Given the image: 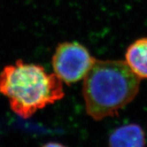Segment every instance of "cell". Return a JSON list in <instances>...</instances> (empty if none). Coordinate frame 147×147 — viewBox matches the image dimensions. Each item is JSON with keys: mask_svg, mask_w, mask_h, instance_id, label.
Wrapping results in <instances>:
<instances>
[{"mask_svg": "<svg viewBox=\"0 0 147 147\" xmlns=\"http://www.w3.org/2000/svg\"><path fill=\"white\" fill-rule=\"evenodd\" d=\"M140 85V78L125 61L95 59L83 79L87 114L97 121L116 116L135 98Z\"/></svg>", "mask_w": 147, "mask_h": 147, "instance_id": "cell-1", "label": "cell"}, {"mask_svg": "<svg viewBox=\"0 0 147 147\" xmlns=\"http://www.w3.org/2000/svg\"><path fill=\"white\" fill-rule=\"evenodd\" d=\"M0 92L8 98L11 109L23 119L65 96L63 83L56 74L20 59L1 71Z\"/></svg>", "mask_w": 147, "mask_h": 147, "instance_id": "cell-2", "label": "cell"}, {"mask_svg": "<svg viewBox=\"0 0 147 147\" xmlns=\"http://www.w3.org/2000/svg\"><path fill=\"white\" fill-rule=\"evenodd\" d=\"M95 59L81 44L65 41L56 47L52 58L53 68L62 83L70 85L84 79Z\"/></svg>", "mask_w": 147, "mask_h": 147, "instance_id": "cell-3", "label": "cell"}, {"mask_svg": "<svg viewBox=\"0 0 147 147\" xmlns=\"http://www.w3.org/2000/svg\"><path fill=\"white\" fill-rule=\"evenodd\" d=\"M108 142L110 147H145V133L138 124L124 125L112 131Z\"/></svg>", "mask_w": 147, "mask_h": 147, "instance_id": "cell-4", "label": "cell"}, {"mask_svg": "<svg viewBox=\"0 0 147 147\" xmlns=\"http://www.w3.org/2000/svg\"><path fill=\"white\" fill-rule=\"evenodd\" d=\"M125 62L140 79H147V38L130 45L125 53Z\"/></svg>", "mask_w": 147, "mask_h": 147, "instance_id": "cell-5", "label": "cell"}, {"mask_svg": "<svg viewBox=\"0 0 147 147\" xmlns=\"http://www.w3.org/2000/svg\"><path fill=\"white\" fill-rule=\"evenodd\" d=\"M42 147H67L64 146L63 144H61L59 143H56V142H49V143H45V145Z\"/></svg>", "mask_w": 147, "mask_h": 147, "instance_id": "cell-6", "label": "cell"}]
</instances>
